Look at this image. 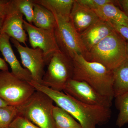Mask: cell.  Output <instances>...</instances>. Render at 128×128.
Instances as JSON below:
<instances>
[{"label": "cell", "mask_w": 128, "mask_h": 128, "mask_svg": "<svg viewBox=\"0 0 128 128\" xmlns=\"http://www.w3.org/2000/svg\"><path fill=\"white\" fill-rule=\"evenodd\" d=\"M36 90L50 97L57 106L68 112L83 128H96L107 123L112 116L109 108L83 103L62 91L56 90L32 81L29 82Z\"/></svg>", "instance_id": "obj_1"}, {"label": "cell", "mask_w": 128, "mask_h": 128, "mask_svg": "<svg viewBox=\"0 0 128 128\" xmlns=\"http://www.w3.org/2000/svg\"><path fill=\"white\" fill-rule=\"evenodd\" d=\"M72 60L73 80L86 82L101 95L113 99L112 70L98 62L88 61L82 55L76 56Z\"/></svg>", "instance_id": "obj_2"}, {"label": "cell", "mask_w": 128, "mask_h": 128, "mask_svg": "<svg viewBox=\"0 0 128 128\" xmlns=\"http://www.w3.org/2000/svg\"><path fill=\"white\" fill-rule=\"evenodd\" d=\"M127 42L115 30L88 52L86 60L98 62L112 70L128 60Z\"/></svg>", "instance_id": "obj_3"}, {"label": "cell", "mask_w": 128, "mask_h": 128, "mask_svg": "<svg viewBox=\"0 0 128 128\" xmlns=\"http://www.w3.org/2000/svg\"><path fill=\"white\" fill-rule=\"evenodd\" d=\"M54 103L48 95L36 90L26 100L16 107L18 116L40 128H56L53 114Z\"/></svg>", "instance_id": "obj_4"}, {"label": "cell", "mask_w": 128, "mask_h": 128, "mask_svg": "<svg viewBox=\"0 0 128 128\" xmlns=\"http://www.w3.org/2000/svg\"><path fill=\"white\" fill-rule=\"evenodd\" d=\"M54 16L56 23L54 33L60 50L72 60L77 55H82L85 58L87 50L70 18Z\"/></svg>", "instance_id": "obj_5"}, {"label": "cell", "mask_w": 128, "mask_h": 128, "mask_svg": "<svg viewBox=\"0 0 128 128\" xmlns=\"http://www.w3.org/2000/svg\"><path fill=\"white\" fill-rule=\"evenodd\" d=\"M73 60L58 50L52 56L48 64L42 84L53 90L62 91L67 82L73 79Z\"/></svg>", "instance_id": "obj_6"}, {"label": "cell", "mask_w": 128, "mask_h": 128, "mask_svg": "<svg viewBox=\"0 0 128 128\" xmlns=\"http://www.w3.org/2000/svg\"><path fill=\"white\" fill-rule=\"evenodd\" d=\"M35 91L29 82L18 79L9 70L0 71V98L8 105L17 106Z\"/></svg>", "instance_id": "obj_7"}, {"label": "cell", "mask_w": 128, "mask_h": 128, "mask_svg": "<svg viewBox=\"0 0 128 128\" xmlns=\"http://www.w3.org/2000/svg\"><path fill=\"white\" fill-rule=\"evenodd\" d=\"M63 91L88 105L109 108L112 105V100L101 95L90 85L83 81L72 79L67 82Z\"/></svg>", "instance_id": "obj_8"}, {"label": "cell", "mask_w": 128, "mask_h": 128, "mask_svg": "<svg viewBox=\"0 0 128 128\" xmlns=\"http://www.w3.org/2000/svg\"><path fill=\"white\" fill-rule=\"evenodd\" d=\"M10 41L19 54L24 67L31 74L32 81L42 84L46 65L43 52L39 48L34 49L22 46L13 38H10Z\"/></svg>", "instance_id": "obj_9"}, {"label": "cell", "mask_w": 128, "mask_h": 128, "mask_svg": "<svg viewBox=\"0 0 128 128\" xmlns=\"http://www.w3.org/2000/svg\"><path fill=\"white\" fill-rule=\"evenodd\" d=\"M24 27L28 35L32 48H39L42 51L46 65H48L52 56L60 50L54 30L39 28L25 20L24 22Z\"/></svg>", "instance_id": "obj_10"}, {"label": "cell", "mask_w": 128, "mask_h": 128, "mask_svg": "<svg viewBox=\"0 0 128 128\" xmlns=\"http://www.w3.org/2000/svg\"><path fill=\"white\" fill-rule=\"evenodd\" d=\"M23 15L12 4L8 14L5 17L1 34H7L10 38L16 40L20 43L27 46V34L24 27Z\"/></svg>", "instance_id": "obj_11"}, {"label": "cell", "mask_w": 128, "mask_h": 128, "mask_svg": "<svg viewBox=\"0 0 128 128\" xmlns=\"http://www.w3.org/2000/svg\"><path fill=\"white\" fill-rule=\"evenodd\" d=\"M10 38L5 34H0V52L5 61L9 64L12 73L18 79L30 82L32 81L29 72L21 65L14 54L10 42Z\"/></svg>", "instance_id": "obj_12"}, {"label": "cell", "mask_w": 128, "mask_h": 128, "mask_svg": "<svg viewBox=\"0 0 128 128\" xmlns=\"http://www.w3.org/2000/svg\"><path fill=\"white\" fill-rule=\"evenodd\" d=\"M114 30L111 23L99 18L80 34V36L85 48L88 52Z\"/></svg>", "instance_id": "obj_13"}, {"label": "cell", "mask_w": 128, "mask_h": 128, "mask_svg": "<svg viewBox=\"0 0 128 128\" xmlns=\"http://www.w3.org/2000/svg\"><path fill=\"white\" fill-rule=\"evenodd\" d=\"M70 18L76 30L80 34L99 20L98 16L92 10L83 6L75 0Z\"/></svg>", "instance_id": "obj_14"}, {"label": "cell", "mask_w": 128, "mask_h": 128, "mask_svg": "<svg viewBox=\"0 0 128 128\" xmlns=\"http://www.w3.org/2000/svg\"><path fill=\"white\" fill-rule=\"evenodd\" d=\"M117 4L118 0L106 4L94 11L101 20L128 27V18L123 11L116 6Z\"/></svg>", "instance_id": "obj_15"}, {"label": "cell", "mask_w": 128, "mask_h": 128, "mask_svg": "<svg viewBox=\"0 0 128 128\" xmlns=\"http://www.w3.org/2000/svg\"><path fill=\"white\" fill-rule=\"evenodd\" d=\"M51 12L54 16L70 19L75 0H33Z\"/></svg>", "instance_id": "obj_16"}, {"label": "cell", "mask_w": 128, "mask_h": 128, "mask_svg": "<svg viewBox=\"0 0 128 128\" xmlns=\"http://www.w3.org/2000/svg\"><path fill=\"white\" fill-rule=\"evenodd\" d=\"M34 3L32 23L34 26L42 29L54 30L56 23L55 16L45 7Z\"/></svg>", "instance_id": "obj_17"}, {"label": "cell", "mask_w": 128, "mask_h": 128, "mask_svg": "<svg viewBox=\"0 0 128 128\" xmlns=\"http://www.w3.org/2000/svg\"><path fill=\"white\" fill-rule=\"evenodd\" d=\"M114 98L128 92V60L112 70Z\"/></svg>", "instance_id": "obj_18"}, {"label": "cell", "mask_w": 128, "mask_h": 128, "mask_svg": "<svg viewBox=\"0 0 128 128\" xmlns=\"http://www.w3.org/2000/svg\"><path fill=\"white\" fill-rule=\"evenodd\" d=\"M53 114L56 128H83L70 114L58 106H54Z\"/></svg>", "instance_id": "obj_19"}, {"label": "cell", "mask_w": 128, "mask_h": 128, "mask_svg": "<svg viewBox=\"0 0 128 128\" xmlns=\"http://www.w3.org/2000/svg\"><path fill=\"white\" fill-rule=\"evenodd\" d=\"M115 98V106L119 111L116 125L121 128L128 123V92Z\"/></svg>", "instance_id": "obj_20"}, {"label": "cell", "mask_w": 128, "mask_h": 128, "mask_svg": "<svg viewBox=\"0 0 128 128\" xmlns=\"http://www.w3.org/2000/svg\"><path fill=\"white\" fill-rule=\"evenodd\" d=\"M14 8L25 16L28 23H32L34 3L33 0H11Z\"/></svg>", "instance_id": "obj_21"}, {"label": "cell", "mask_w": 128, "mask_h": 128, "mask_svg": "<svg viewBox=\"0 0 128 128\" xmlns=\"http://www.w3.org/2000/svg\"><path fill=\"white\" fill-rule=\"evenodd\" d=\"M18 116L16 106L8 105L0 108V128H9L12 122Z\"/></svg>", "instance_id": "obj_22"}, {"label": "cell", "mask_w": 128, "mask_h": 128, "mask_svg": "<svg viewBox=\"0 0 128 128\" xmlns=\"http://www.w3.org/2000/svg\"><path fill=\"white\" fill-rule=\"evenodd\" d=\"M80 4L94 11L108 3L114 2L112 0H76Z\"/></svg>", "instance_id": "obj_23"}, {"label": "cell", "mask_w": 128, "mask_h": 128, "mask_svg": "<svg viewBox=\"0 0 128 128\" xmlns=\"http://www.w3.org/2000/svg\"><path fill=\"white\" fill-rule=\"evenodd\" d=\"M8 128H40L28 120L18 115L12 122Z\"/></svg>", "instance_id": "obj_24"}, {"label": "cell", "mask_w": 128, "mask_h": 128, "mask_svg": "<svg viewBox=\"0 0 128 128\" xmlns=\"http://www.w3.org/2000/svg\"><path fill=\"white\" fill-rule=\"evenodd\" d=\"M10 6V0H0V18H5L8 14Z\"/></svg>", "instance_id": "obj_25"}, {"label": "cell", "mask_w": 128, "mask_h": 128, "mask_svg": "<svg viewBox=\"0 0 128 128\" xmlns=\"http://www.w3.org/2000/svg\"><path fill=\"white\" fill-rule=\"evenodd\" d=\"M110 23L112 26L114 30L118 32L126 40L128 41V27L120 25L118 24L113 23V22Z\"/></svg>", "instance_id": "obj_26"}, {"label": "cell", "mask_w": 128, "mask_h": 128, "mask_svg": "<svg viewBox=\"0 0 128 128\" xmlns=\"http://www.w3.org/2000/svg\"><path fill=\"white\" fill-rule=\"evenodd\" d=\"M118 4L128 18V0H118Z\"/></svg>", "instance_id": "obj_27"}, {"label": "cell", "mask_w": 128, "mask_h": 128, "mask_svg": "<svg viewBox=\"0 0 128 128\" xmlns=\"http://www.w3.org/2000/svg\"><path fill=\"white\" fill-rule=\"evenodd\" d=\"M8 70V67L7 63L4 59L0 57V70L5 71Z\"/></svg>", "instance_id": "obj_28"}, {"label": "cell", "mask_w": 128, "mask_h": 128, "mask_svg": "<svg viewBox=\"0 0 128 128\" xmlns=\"http://www.w3.org/2000/svg\"><path fill=\"white\" fill-rule=\"evenodd\" d=\"M8 105V104L0 98V108Z\"/></svg>", "instance_id": "obj_29"}, {"label": "cell", "mask_w": 128, "mask_h": 128, "mask_svg": "<svg viewBox=\"0 0 128 128\" xmlns=\"http://www.w3.org/2000/svg\"><path fill=\"white\" fill-rule=\"evenodd\" d=\"M5 18H0V34H1V31L2 28Z\"/></svg>", "instance_id": "obj_30"}, {"label": "cell", "mask_w": 128, "mask_h": 128, "mask_svg": "<svg viewBox=\"0 0 128 128\" xmlns=\"http://www.w3.org/2000/svg\"><path fill=\"white\" fill-rule=\"evenodd\" d=\"M126 50H127V55L128 57V42H127V45H126Z\"/></svg>", "instance_id": "obj_31"}, {"label": "cell", "mask_w": 128, "mask_h": 128, "mask_svg": "<svg viewBox=\"0 0 128 128\" xmlns=\"http://www.w3.org/2000/svg\"></svg>", "instance_id": "obj_32"}]
</instances>
